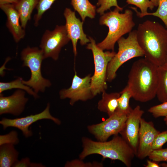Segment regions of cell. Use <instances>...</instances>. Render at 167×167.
Wrapping results in <instances>:
<instances>
[{"mask_svg": "<svg viewBox=\"0 0 167 167\" xmlns=\"http://www.w3.org/2000/svg\"><path fill=\"white\" fill-rule=\"evenodd\" d=\"M158 67L145 58L139 59L133 63L128 75L127 85L135 100L145 102L156 96Z\"/></svg>", "mask_w": 167, "mask_h": 167, "instance_id": "6da1fadb", "label": "cell"}, {"mask_svg": "<svg viewBox=\"0 0 167 167\" xmlns=\"http://www.w3.org/2000/svg\"><path fill=\"white\" fill-rule=\"evenodd\" d=\"M138 43L144 58L157 66L167 61V29L159 23L147 20L137 28Z\"/></svg>", "mask_w": 167, "mask_h": 167, "instance_id": "7a4b0ae2", "label": "cell"}, {"mask_svg": "<svg viewBox=\"0 0 167 167\" xmlns=\"http://www.w3.org/2000/svg\"><path fill=\"white\" fill-rule=\"evenodd\" d=\"M83 150L79 155L80 159L93 154H98L103 158L118 160L127 167L131 166L135 154L131 147L122 136L114 135L109 141H95L89 138H82Z\"/></svg>", "mask_w": 167, "mask_h": 167, "instance_id": "3957f363", "label": "cell"}, {"mask_svg": "<svg viewBox=\"0 0 167 167\" xmlns=\"http://www.w3.org/2000/svg\"><path fill=\"white\" fill-rule=\"evenodd\" d=\"M115 7L113 11L104 13L101 17L99 23L109 28L107 35L97 45L101 49L114 51L115 44L124 35L129 33L135 25L133 19V13L130 9H126L124 13Z\"/></svg>", "mask_w": 167, "mask_h": 167, "instance_id": "277c9868", "label": "cell"}, {"mask_svg": "<svg viewBox=\"0 0 167 167\" xmlns=\"http://www.w3.org/2000/svg\"><path fill=\"white\" fill-rule=\"evenodd\" d=\"M20 56L23 62L22 66L28 67L31 74L30 79L26 81L23 80V83L37 94L44 92L47 88L51 86V83L42 75L41 65L44 59L42 50L37 47L28 46L22 50Z\"/></svg>", "mask_w": 167, "mask_h": 167, "instance_id": "5b68a950", "label": "cell"}, {"mask_svg": "<svg viewBox=\"0 0 167 167\" xmlns=\"http://www.w3.org/2000/svg\"><path fill=\"white\" fill-rule=\"evenodd\" d=\"M117 42L118 52L108 66L106 80L109 82L115 78L117 70L125 62L135 58L144 56V52L138 41L137 30L130 32L126 38L122 36Z\"/></svg>", "mask_w": 167, "mask_h": 167, "instance_id": "8992f818", "label": "cell"}, {"mask_svg": "<svg viewBox=\"0 0 167 167\" xmlns=\"http://www.w3.org/2000/svg\"><path fill=\"white\" fill-rule=\"evenodd\" d=\"M88 38L90 41L86 48L91 50L94 63V73L91 77V89L94 96L107 88L106 82L108 66L116 53L114 51L104 52L98 46L92 38L89 36Z\"/></svg>", "mask_w": 167, "mask_h": 167, "instance_id": "52a82bcc", "label": "cell"}, {"mask_svg": "<svg viewBox=\"0 0 167 167\" xmlns=\"http://www.w3.org/2000/svg\"><path fill=\"white\" fill-rule=\"evenodd\" d=\"M70 40L65 25H57L52 31L46 30L42 36L39 46L44 59L50 58L54 60H57L61 49Z\"/></svg>", "mask_w": 167, "mask_h": 167, "instance_id": "ba28073f", "label": "cell"}, {"mask_svg": "<svg viewBox=\"0 0 167 167\" xmlns=\"http://www.w3.org/2000/svg\"><path fill=\"white\" fill-rule=\"evenodd\" d=\"M127 115L116 111L104 121L88 126L87 129L98 141H106L112 135H118L123 128Z\"/></svg>", "mask_w": 167, "mask_h": 167, "instance_id": "9c48e42d", "label": "cell"}, {"mask_svg": "<svg viewBox=\"0 0 167 167\" xmlns=\"http://www.w3.org/2000/svg\"><path fill=\"white\" fill-rule=\"evenodd\" d=\"M50 104L48 103L43 111L34 115L14 119L3 118L0 121V124L4 130L10 127H15L21 130L26 138L30 137L32 135L33 133L32 131L29 129V127L38 121L47 119L52 120L58 125L61 124V121L59 119L54 117L50 114Z\"/></svg>", "mask_w": 167, "mask_h": 167, "instance_id": "30bf717a", "label": "cell"}, {"mask_svg": "<svg viewBox=\"0 0 167 167\" xmlns=\"http://www.w3.org/2000/svg\"><path fill=\"white\" fill-rule=\"evenodd\" d=\"M91 77L89 74L81 78L75 72L71 87L68 89H62L59 92L60 98L69 99L70 104L72 105L78 101H85L92 98L94 96L91 88Z\"/></svg>", "mask_w": 167, "mask_h": 167, "instance_id": "8fae6325", "label": "cell"}, {"mask_svg": "<svg viewBox=\"0 0 167 167\" xmlns=\"http://www.w3.org/2000/svg\"><path fill=\"white\" fill-rule=\"evenodd\" d=\"M144 111L138 105L127 115L124 126L120 132L136 155L139 142V134L141 119Z\"/></svg>", "mask_w": 167, "mask_h": 167, "instance_id": "7c38bea8", "label": "cell"}, {"mask_svg": "<svg viewBox=\"0 0 167 167\" xmlns=\"http://www.w3.org/2000/svg\"><path fill=\"white\" fill-rule=\"evenodd\" d=\"M66 19L65 25L68 36L72 44L73 52L75 56L77 54V44L78 40L81 45H84L90 41L83 29V21L77 18L75 12L70 8H66L63 13Z\"/></svg>", "mask_w": 167, "mask_h": 167, "instance_id": "4fadbf2b", "label": "cell"}, {"mask_svg": "<svg viewBox=\"0 0 167 167\" xmlns=\"http://www.w3.org/2000/svg\"><path fill=\"white\" fill-rule=\"evenodd\" d=\"M160 132L154 127L153 123L147 122L142 118L140 124L139 142L136 156L140 159L148 156L153 150L152 147L154 141Z\"/></svg>", "mask_w": 167, "mask_h": 167, "instance_id": "5bb4252c", "label": "cell"}, {"mask_svg": "<svg viewBox=\"0 0 167 167\" xmlns=\"http://www.w3.org/2000/svg\"><path fill=\"white\" fill-rule=\"evenodd\" d=\"M25 92L24 90L18 89L8 96L0 93V115L10 114L18 116L21 114L28 100L25 96Z\"/></svg>", "mask_w": 167, "mask_h": 167, "instance_id": "9a60e30c", "label": "cell"}, {"mask_svg": "<svg viewBox=\"0 0 167 167\" xmlns=\"http://www.w3.org/2000/svg\"><path fill=\"white\" fill-rule=\"evenodd\" d=\"M1 9L7 17L6 25L12 34L16 43L23 39L25 32L22 26L19 14L13 4H7L0 5Z\"/></svg>", "mask_w": 167, "mask_h": 167, "instance_id": "2e32d148", "label": "cell"}, {"mask_svg": "<svg viewBox=\"0 0 167 167\" xmlns=\"http://www.w3.org/2000/svg\"><path fill=\"white\" fill-rule=\"evenodd\" d=\"M39 0H18L14 4L19 14L22 27L25 29L31 19L32 12L36 8Z\"/></svg>", "mask_w": 167, "mask_h": 167, "instance_id": "e0dca14e", "label": "cell"}, {"mask_svg": "<svg viewBox=\"0 0 167 167\" xmlns=\"http://www.w3.org/2000/svg\"><path fill=\"white\" fill-rule=\"evenodd\" d=\"M120 93H106L105 91L102 92V98L98 104V109L101 112L106 113L109 117L113 114L118 107V100Z\"/></svg>", "mask_w": 167, "mask_h": 167, "instance_id": "ac0fdd59", "label": "cell"}, {"mask_svg": "<svg viewBox=\"0 0 167 167\" xmlns=\"http://www.w3.org/2000/svg\"><path fill=\"white\" fill-rule=\"evenodd\" d=\"M19 152L11 144L0 146V167H13L18 161Z\"/></svg>", "mask_w": 167, "mask_h": 167, "instance_id": "d6986e66", "label": "cell"}, {"mask_svg": "<svg viewBox=\"0 0 167 167\" xmlns=\"http://www.w3.org/2000/svg\"><path fill=\"white\" fill-rule=\"evenodd\" d=\"M71 4L75 10L79 14L83 21L87 17L91 19L95 18L96 6L89 0H71Z\"/></svg>", "mask_w": 167, "mask_h": 167, "instance_id": "ffe728a7", "label": "cell"}, {"mask_svg": "<svg viewBox=\"0 0 167 167\" xmlns=\"http://www.w3.org/2000/svg\"><path fill=\"white\" fill-rule=\"evenodd\" d=\"M158 85L156 96L161 103L167 101V61L158 67Z\"/></svg>", "mask_w": 167, "mask_h": 167, "instance_id": "44dd1931", "label": "cell"}, {"mask_svg": "<svg viewBox=\"0 0 167 167\" xmlns=\"http://www.w3.org/2000/svg\"><path fill=\"white\" fill-rule=\"evenodd\" d=\"M21 77H18L16 79L7 82H0V93L5 91L13 89H18L25 91L29 95L32 96L35 99L39 98L38 94L36 93L32 88L24 84Z\"/></svg>", "mask_w": 167, "mask_h": 167, "instance_id": "7402d4cb", "label": "cell"}, {"mask_svg": "<svg viewBox=\"0 0 167 167\" xmlns=\"http://www.w3.org/2000/svg\"><path fill=\"white\" fill-rule=\"evenodd\" d=\"M120 93L116 111L128 115L132 109L129 105L130 100L132 96L131 92L126 85Z\"/></svg>", "mask_w": 167, "mask_h": 167, "instance_id": "603a6c76", "label": "cell"}, {"mask_svg": "<svg viewBox=\"0 0 167 167\" xmlns=\"http://www.w3.org/2000/svg\"><path fill=\"white\" fill-rule=\"evenodd\" d=\"M126 2L128 4L134 5L140 9L141 12L138 11L136 8L130 7L136 12L137 15L140 18L143 17L144 15L148 12V8L152 10L155 7L152 2L149 0H126Z\"/></svg>", "mask_w": 167, "mask_h": 167, "instance_id": "cb8c5ba5", "label": "cell"}, {"mask_svg": "<svg viewBox=\"0 0 167 167\" xmlns=\"http://www.w3.org/2000/svg\"><path fill=\"white\" fill-rule=\"evenodd\" d=\"M56 0H39L36 8L37 12L34 17V24L36 27L38 26L39 22L43 15L51 7L52 4Z\"/></svg>", "mask_w": 167, "mask_h": 167, "instance_id": "d4e9b609", "label": "cell"}, {"mask_svg": "<svg viewBox=\"0 0 167 167\" xmlns=\"http://www.w3.org/2000/svg\"><path fill=\"white\" fill-rule=\"evenodd\" d=\"M158 7L156 11L152 13L147 12L144 15H152L160 18L167 28V0H158Z\"/></svg>", "mask_w": 167, "mask_h": 167, "instance_id": "484cf974", "label": "cell"}, {"mask_svg": "<svg viewBox=\"0 0 167 167\" xmlns=\"http://www.w3.org/2000/svg\"><path fill=\"white\" fill-rule=\"evenodd\" d=\"M96 5L99 7L96 9L97 12L101 15L104 14L105 11L109 10L112 6H115L121 11L123 8L120 7L118 4L117 0H98Z\"/></svg>", "mask_w": 167, "mask_h": 167, "instance_id": "4316f807", "label": "cell"}, {"mask_svg": "<svg viewBox=\"0 0 167 167\" xmlns=\"http://www.w3.org/2000/svg\"><path fill=\"white\" fill-rule=\"evenodd\" d=\"M155 118L167 116V101L160 104L153 106L148 110Z\"/></svg>", "mask_w": 167, "mask_h": 167, "instance_id": "83f0119b", "label": "cell"}, {"mask_svg": "<svg viewBox=\"0 0 167 167\" xmlns=\"http://www.w3.org/2000/svg\"><path fill=\"white\" fill-rule=\"evenodd\" d=\"M18 133L15 131H12L8 133L0 135V146L7 144L14 145L18 144L19 140L18 136Z\"/></svg>", "mask_w": 167, "mask_h": 167, "instance_id": "f1b7e54d", "label": "cell"}, {"mask_svg": "<svg viewBox=\"0 0 167 167\" xmlns=\"http://www.w3.org/2000/svg\"><path fill=\"white\" fill-rule=\"evenodd\" d=\"M148 156L150 160L157 162H167V148L153 150Z\"/></svg>", "mask_w": 167, "mask_h": 167, "instance_id": "f546056e", "label": "cell"}, {"mask_svg": "<svg viewBox=\"0 0 167 167\" xmlns=\"http://www.w3.org/2000/svg\"><path fill=\"white\" fill-rule=\"evenodd\" d=\"M81 159H75L70 161H67L65 165L66 167H102L103 164L102 163L97 162L93 163H84Z\"/></svg>", "mask_w": 167, "mask_h": 167, "instance_id": "4dcf8cb0", "label": "cell"}, {"mask_svg": "<svg viewBox=\"0 0 167 167\" xmlns=\"http://www.w3.org/2000/svg\"><path fill=\"white\" fill-rule=\"evenodd\" d=\"M167 142V130L159 133L155 138L152 146L153 150L162 148L163 145Z\"/></svg>", "mask_w": 167, "mask_h": 167, "instance_id": "1f68e13d", "label": "cell"}, {"mask_svg": "<svg viewBox=\"0 0 167 167\" xmlns=\"http://www.w3.org/2000/svg\"><path fill=\"white\" fill-rule=\"evenodd\" d=\"M31 163L30 159L28 157L22 159L20 161H18L13 167H31Z\"/></svg>", "mask_w": 167, "mask_h": 167, "instance_id": "d6a6232c", "label": "cell"}, {"mask_svg": "<svg viewBox=\"0 0 167 167\" xmlns=\"http://www.w3.org/2000/svg\"><path fill=\"white\" fill-rule=\"evenodd\" d=\"M146 167H160L157 162L154 161H151V160H147V164L144 165Z\"/></svg>", "mask_w": 167, "mask_h": 167, "instance_id": "836d02e7", "label": "cell"}, {"mask_svg": "<svg viewBox=\"0 0 167 167\" xmlns=\"http://www.w3.org/2000/svg\"><path fill=\"white\" fill-rule=\"evenodd\" d=\"M18 0H0V5L7 4H15L17 1Z\"/></svg>", "mask_w": 167, "mask_h": 167, "instance_id": "e575fe53", "label": "cell"}, {"mask_svg": "<svg viewBox=\"0 0 167 167\" xmlns=\"http://www.w3.org/2000/svg\"><path fill=\"white\" fill-rule=\"evenodd\" d=\"M43 165L40 163H32L31 167H43Z\"/></svg>", "mask_w": 167, "mask_h": 167, "instance_id": "d590c367", "label": "cell"}, {"mask_svg": "<svg viewBox=\"0 0 167 167\" xmlns=\"http://www.w3.org/2000/svg\"><path fill=\"white\" fill-rule=\"evenodd\" d=\"M158 0H151L154 4L155 6H158Z\"/></svg>", "mask_w": 167, "mask_h": 167, "instance_id": "8d00e7d4", "label": "cell"}, {"mask_svg": "<svg viewBox=\"0 0 167 167\" xmlns=\"http://www.w3.org/2000/svg\"><path fill=\"white\" fill-rule=\"evenodd\" d=\"M161 166L167 167V163H163L160 164Z\"/></svg>", "mask_w": 167, "mask_h": 167, "instance_id": "74e56055", "label": "cell"}, {"mask_svg": "<svg viewBox=\"0 0 167 167\" xmlns=\"http://www.w3.org/2000/svg\"><path fill=\"white\" fill-rule=\"evenodd\" d=\"M164 121L165 122V124L167 125V116L165 117L164 119Z\"/></svg>", "mask_w": 167, "mask_h": 167, "instance_id": "f35d334b", "label": "cell"}]
</instances>
